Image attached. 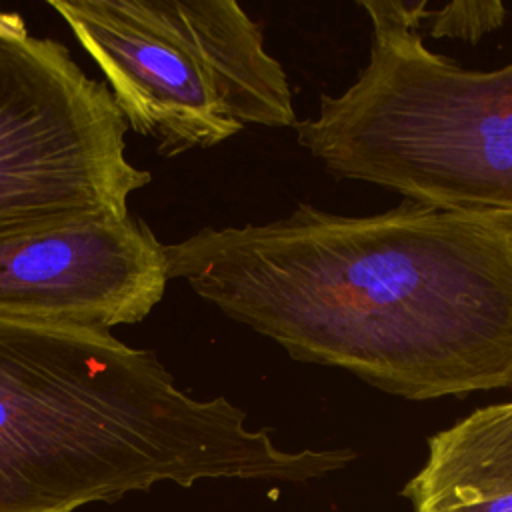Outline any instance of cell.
<instances>
[{
	"label": "cell",
	"instance_id": "cell-1",
	"mask_svg": "<svg viewBox=\"0 0 512 512\" xmlns=\"http://www.w3.org/2000/svg\"><path fill=\"white\" fill-rule=\"evenodd\" d=\"M182 278L290 358L406 400L512 386V230L414 200L374 216L310 204L164 244Z\"/></svg>",
	"mask_w": 512,
	"mask_h": 512
},
{
	"label": "cell",
	"instance_id": "cell-2",
	"mask_svg": "<svg viewBox=\"0 0 512 512\" xmlns=\"http://www.w3.org/2000/svg\"><path fill=\"white\" fill-rule=\"evenodd\" d=\"M350 448H278L224 396L176 386L158 354L110 332L0 320V512H72L172 482H308Z\"/></svg>",
	"mask_w": 512,
	"mask_h": 512
},
{
	"label": "cell",
	"instance_id": "cell-3",
	"mask_svg": "<svg viewBox=\"0 0 512 512\" xmlns=\"http://www.w3.org/2000/svg\"><path fill=\"white\" fill-rule=\"evenodd\" d=\"M358 4L368 64L320 96L316 118L296 120L298 144L336 178L512 230V62L480 72L432 52L426 0Z\"/></svg>",
	"mask_w": 512,
	"mask_h": 512
},
{
	"label": "cell",
	"instance_id": "cell-4",
	"mask_svg": "<svg viewBox=\"0 0 512 512\" xmlns=\"http://www.w3.org/2000/svg\"><path fill=\"white\" fill-rule=\"evenodd\" d=\"M100 68L126 126L162 156L246 126L294 128L292 88L234 0H48Z\"/></svg>",
	"mask_w": 512,
	"mask_h": 512
},
{
	"label": "cell",
	"instance_id": "cell-5",
	"mask_svg": "<svg viewBox=\"0 0 512 512\" xmlns=\"http://www.w3.org/2000/svg\"><path fill=\"white\" fill-rule=\"evenodd\" d=\"M126 132L106 82L0 8V238L130 216L152 174L128 160Z\"/></svg>",
	"mask_w": 512,
	"mask_h": 512
},
{
	"label": "cell",
	"instance_id": "cell-6",
	"mask_svg": "<svg viewBox=\"0 0 512 512\" xmlns=\"http://www.w3.org/2000/svg\"><path fill=\"white\" fill-rule=\"evenodd\" d=\"M166 284L164 244L132 214L0 238V320L112 334L142 322Z\"/></svg>",
	"mask_w": 512,
	"mask_h": 512
},
{
	"label": "cell",
	"instance_id": "cell-7",
	"mask_svg": "<svg viewBox=\"0 0 512 512\" xmlns=\"http://www.w3.org/2000/svg\"><path fill=\"white\" fill-rule=\"evenodd\" d=\"M402 496L412 512H512V402L430 436L428 460Z\"/></svg>",
	"mask_w": 512,
	"mask_h": 512
},
{
	"label": "cell",
	"instance_id": "cell-8",
	"mask_svg": "<svg viewBox=\"0 0 512 512\" xmlns=\"http://www.w3.org/2000/svg\"><path fill=\"white\" fill-rule=\"evenodd\" d=\"M504 16L506 8L500 2H450L442 10L426 12L432 38L450 36L466 42H478L486 32L496 30Z\"/></svg>",
	"mask_w": 512,
	"mask_h": 512
}]
</instances>
